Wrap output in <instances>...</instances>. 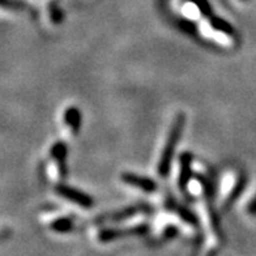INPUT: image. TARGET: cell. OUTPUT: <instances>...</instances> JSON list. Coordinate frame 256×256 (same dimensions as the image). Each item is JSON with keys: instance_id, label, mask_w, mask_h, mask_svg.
<instances>
[{"instance_id": "obj_1", "label": "cell", "mask_w": 256, "mask_h": 256, "mask_svg": "<svg viewBox=\"0 0 256 256\" xmlns=\"http://www.w3.org/2000/svg\"><path fill=\"white\" fill-rule=\"evenodd\" d=\"M183 127H184V114H178L176 118L174 119L170 132H168V140L164 146V152H162L161 158H160L158 165V172L161 176H166L170 170V165H172V160L174 152H176V146L178 144V140L182 135Z\"/></svg>"}, {"instance_id": "obj_2", "label": "cell", "mask_w": 256, "mask_h": 256, "mask_svg": "<svg viewBox=\"0 0 256 256\" xmlns=\"http://www.w3.org/2000/svg\"><path fill=\"white\" fill-rule=\"evenodd\" d=\"M55 191H56L58 195L63 196L64 199L70 200V202H76V204H78L82 208H90V206H93V200H92L90 196L85 195L84 192L78 191V190H74L66 184H58Z\"/></svg>"}, {"instance_id": "obj_3", "label": "cell", "mask_w": 256, "mask_h": 256, "mask_svg": "<svg viewBox=\"0 0 256 256\" xmlns=\"http://www.w3.org/2000/svg\"><path fill=\"white\" fill-rule=\"evenodd\" d=\"M122 180L130 186H134V187H138V188H142V191L152 192L156 190V182L152 179L145 178V176H138L136 174H132V172H123L122 174Z\"/></svg>"}, {"instance_id": "obj_4", "label": "cell", "mask_w": 256, "mask_h": 256, "mask_svg": "<svg viewBox=\"0 0 256 256\" xmlns=\"http://www.w3.org/2000/svg\"><path fill=\"white\" fill-rule=\"evenodd\" d=\"M146 230V226L145 225H138L134 226V228H130V229H108L102 230L100 234H98V240H102V242H108V240H112L115 238H119V236H130V234H138V232H144Z\"/></svg>"}, {"instance_id": "obj_5", "label": "cell", "mask_w": 256, "mask_h": 256, "mask_svg": "<svg viewBox=\"0 0 256 256\" xmlns=\"http://www.w3.org/2000/svg\"><path fill=\"white\" fill-rule=\"evenodd\" d=\"M191 162L192 156L190 153H183L180 156V172H179V187L182 191L187 190V186L191 178Z\"/></svg>"}, {"instance_id": "obj_6", "label": "cell", "mask_w": 256, "mask_h": 256, "mask_svg": "<svg viewBox=\"0 0 256 256\" xmlns=\"http://www.w3.org/2000/svg\"><path fill=\"white\" fill-rule=\"evenodd\" d=\"M66 154H67V149L63 142H58L51 149V157L56 161V164L60 166L63 176H66V168H64V160H66Z\"/></svg>"}, {"instance_id": "obj_7", "label": "cell", "mask_w": 256, "mask_h": 256, "mask_svg": "<svg viewBox=\"0 0 256 256\" xmlns=\"http://www.w3.org/2000/svg\"><path fill=\"white\" fill-rule=\"evenodd\" d=\"M64 118H66V123L70 126L72 132L78 134V128H80V112H78V108H68L67 112H66V115H64Z\"/></svg>"}, {"instance_id": "obj_8", "label": "cell", "mask_w": 256, "mask_h": 256, "mask_svg": "<svg viewBox=\"0 0 256 256\" xmlns=\"http://www.w3.org/2000/svg\"><path fill=\"white\" fill-rule=\"evenodd\" d=\"M145 206H131V208H127L124 210H122V212H116V213H112V216H106V218H110V220H123V218H127V217H131L134 214H138V212H142L144 210Z\"/></svg>"}, {"instance_id": "obj_9", "label": "cell", "mask_w": 256, "mask_h": 256, "mask_svg": "<svg viewBox=\"0 0 256 256\" xmlns=\"http://www.w3.org/2000/svg\"><path fill=\"white\" fill-rule=\"evenodd\" d=\"M0 8L8 10H24L26 4L21 0H0Z\"/></svg>"}, {"instance_id": "obj_10", "label": "cell", "mask_w": 256, "mask_h": 256, "mask_svg": "<svg viewBox=\"0 0 256 256\" xmlns=\"http://www.w3.org/2000/svg\"><path fill=\"white\" fill-rule=\"evenodd\" d=\"M51 228H52L54 230H56V232H64L72 229V222L67 218H62V220H58V221H54L52 225H51Z\"/></svg>"}, {"instance_id": "obj_11", "label": "cell", "mask_w": 256, "mask_h": 256, "mask_svg": "<svg viewBox=\"0 0 256 256\" xmlns=\"http://www.w3.org/2000/svg\"><path fill=\"white\" fill-rule=\"evenodd\" d=\"M248 210L251 213H256V196H255V199H254L252 202H251V204H250Z\"/></svg>"}]
</instances>
